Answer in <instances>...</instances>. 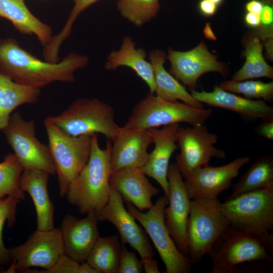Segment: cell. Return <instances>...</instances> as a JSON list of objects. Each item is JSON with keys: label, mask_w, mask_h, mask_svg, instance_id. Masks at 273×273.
<instances>
[{"label": "cell", "mask_w": 273, "mask_h": 273, "mask_svg": "<svg viewBox=\"0 0 273 273\" xmlns=\"http://www.w3.org/2000/svg\"><path fill=\"white\" fill-rule=\"evenodd\" d=\"M166 56L170 62V74L191 90H196L198 79L205 73L216 72L223 76L229 73L226 65L217 61V56L208 50L204 41L186 52L169 47Z\"/></svg>", "instance_id": "cell-14"}, {"label": "cell", "mask_w": 273, "mask_h": 273, "mask_svg": "<svg viewBox=\"0 0 273 273\" xmlns=\"http://www.w3.org/2000/svg\"><path fill=\"white\" fill-rule=\"evenodd\" d=\"M261 24L263 25H270L273 23V9L269 4L264 5L260 15Z\"/></svg>", "instance_id": "cell-38"}, {"label": "cell", "mask_w": 273, "mask_h": 273, "mask_svg": "<svg viewBox=\"0 0 273 273\" xmlns=\"http://www.w3.org/2000/svg\"><path fill=\"white\" fill-rule=\"evenodd\" d=\"M110 185L121 195L123 200L141 211L153 205L151 198L160 191L152 185L141 168H131L112 172Z\"/></svg>", "instance_id": "cell-20"}, {"label": "cell", "mask_w": 273, "mask_h": 273, "mask_svg": "<svg viewBox=\"0 0 273 273\" xmlns=\"http://www.w3.org/2000/svg\"><path fill=\"white\" fill-rule=\"evenodd\" d=\"M219 86L226 91L243 94L246 98H262L264 101L271 102L273 99V82L267 83L260 81L246 80L223 81Z\"/></svg>", "instance_id": "cell-32"}, {"label": "cell", "mask_w": 273, "mask_h": 273, "mask_svg": "<svg viewBox=\"0 0 273 273\" xmlns=\"http://www.w3.org/2000/svg\"><path fill=\"white\" fill-rule=\"evenodd\" d=\"M264 47L266 52L267 58L270 61H272L273 59V38H268L264 41Z\"/></svg>", "instance_id": "cell-42"}, {"label": "cell", "mask_w": 273, "mask_h": 273, "mask_svg": "<svg viewBox=\"0 0 273 273\" xmlns=\"http://www.w3.org/2000/svg\"><path fill=\"white\" fill-rule=\"evenodd\" d=\"M198 101L210 106L233 111L243 116L264 120L273 117V108L262 100L244 98L215 85L212 92L191 90Z\"/></svg>", "instance_id": "cell-21"}, {"label": "cell", "mask_w": 273, "mask_h": 273, "mask_svg": "<svg viewBox=\"0 0 273 273\" xmlns=\"http://www.w3.org/2000/svg\"><path fill=\"white\" fill-rule=\"evenodd\" d=\"M244 21L248 26L251 27L257 28L261 24L259 15L248 12L245 15Z\"/></svg>", "instance_id": "cell-39"}, {"label": "cell", "mask_w": 273, "mask_h": 273, "mask_svg": "<svg viewBox=\"0 0 273 273\" xmlns=\"http://www.w3.org/2000/svg\"><path fill=\"white\" fill-rule=\"evenodd\" d=\"M243 44V55L246 60L243 66L234 74L232 80L241 81L259 77L272 79L273 68L265 61L262 54L263 44L254 31L244 38Z\"/></svg>", "instance_id": "cell-27"}, {"label": "cell", "mask_w": 273, "mask_h": 273, "mask_svg": "<svg viewBox=\"0 0 273 273\" xmlns=\"http://www.w3.org/2000/svg\"><path fill=\"white\" fill-rule=\"evenodd\" d=\"M44 125L58 175L59 195L64 197L88 161L93 134L70 135L47 119Z\"/></svg>", "instance_id": "cell-6"}, {"label": "cell", "mask_w": 273, "mask_h": 273, "mask_svg": "<svg viewBox=\"0 0 273 273\" xmlns=\"http://www.w3.org/2000/svg\"><path fill=\"white\" fill-rule=\"evenodd\" d=\"M2 131L23 170L35 168L56 173L49 146L35 136L33 120H25L19 112H15Z\"/></svg>", "instance_id": "cell-11"}, {"label": "cell", "mask_w": 273, "mask_h": 273, "mask_svg": "<svg viewBox=\"0 0 273 273\" xmlns=\"http://www.w3.org/2000/svg\"><path fill=\"white\" fill-rule=\"evenodd\" d=\"M111 148L108 141L106 148L102 149L97 134H93L88 161L70 185L65 195L68 203L75 206L81 214L94 211L97 215L108 201Z\"/></svg>", "instance_id": "cell-2"}, {"label": "cell", "mask_w": 273, "mask_h": 273, "mask_svg": "<svg viewBox=\"0 0 273 273\" xmlns=\"http://www.w3.org/2000/svg\"><path fill=\"white\" fill-rule=\"evenodd\" d=\"M165 195L159 197L146 212L127 203V209L145 229L152 240L165 266V273H188L192 268L189 260L178 250L165 222V209L168 204Z\"/></svg>", "instance_id": "cell-9"}, {"label": "cell", "mask_w": 273, "mask_h": 273, "mask_svg": "<svg viewBox=\"0 0 273 273\" xmlns=\"http://www.w3.org/2000/svg\"><path fill=\"white\" fill-rule=\"evenodd\" d=\"M220 210L230 225L261 239L273 253V185L228 199Z\"/></svg>", "instance_id": "cell-3"}, {"label": "cell", "mask_w": 273, "mask_h": 273, "mask_svg": "<svg viewBox=\"0 0 273 273\" xmlns=\"http://www.w3.org/2000/svg\"><path fill=\"white\" fill-rule=\"evenodd\" d=\"M110 152L111 173L141 168L149 157V147L153 143L148 129L120 127L112 140Z\"/></svg>", "instance_id": "cell-17"}, {"label": "cell", "mask_w": 273, "mask_h": 273, "mask_svg": "<svg viewBox=\"0 0 273 273\" xmlns=\"http://www.w3.org/2000/svg\"><path fill=\"white\" fill-rule=\"evenodd\" d=\"M80 263L65 255L54 267L39 272L78 273Z\"/></svg>", "instance_id": "cell-35"}, {"label": "cell", "mask_w": 273, "mask_h": 273, "mask_svg": "<svg viewBox=\"0 0 273 273\" xmlns=\"http://www.w3.org/2000/svg\"><path fill=\"white\" fill-rule=\"evenodd\" d=\"M98 217L91 211L81 219L66 215L60 228L65 255L79 263L86 259L99 237Z\"/></svg>", "instance_id": "cell-18"}, {"label": "cell", "mask_w": 273, "mask_h": 273, "mask_svg": "<svg viewBox=\"0 0 273 273\" xmlns=\"http://www.w3.org/2000/svg\"><path fill=\"white\" fill-rule=\"evenodd\" d=\"M273 185V156L271 154L258 157L239 181L233 186L228 199L242 194L265 188Z\"/></svg>", "instance_id": "cell-28"}, {"label": "cell", "mask_w": 273, "mask_h": 273, "mask_svg": "<svg viewBox=\"0 0 273 273\" xmlns=\"http://www.w3.org/2000/svg\"><path fill=\"white\" fill-rule=\"evenodd\" d=\"M269 253L261 239L229 225L213 243L207 255L212 260V273H234L241 264L272 262Z\"/></svg>", "instance_id": "cell-7"}, {"label": "cell", "mask_w": 273, "mask_h": 273, "mask_svg": "<svg viewBox=\"0 0 273 273\" xmlns=\"http://www.w3.org/2000/svg\"><path fill=\"white\" fill-rule=\"evenodd\" d=\"M50 174L38 169L23 170L20 188L31 197L36 212L37 229L50 230L54 227V205L49 195L48 184Z\"/></svg>", "instance_id": "cell-22"}, {"label": "cell", "mask_w": 273, "mask_h": 273, "mask_svg": "<svg viewBox=\"0 0 273 273\" xmlns=\"http://www.w3.org/2000/svg\"><path fill=\"white\" fill-rule=\"evenodd\" d=\"M0 18L10 21L21 34L35 35L43 46L53 36L51 27L36 17L24 0H0Z\"/></svg>", "instance_id": "cell-24"}, {"label": "cell", "mask_w": 273, "mask_h": 273, "mask_svg": "<svg viewBox=\"0 0 273 273\" xmlns=\"http://www.w3.org/2000/svg\"><path fill=\"white\" fill-rule=\"evenodd\" d=\"M46 119L74 136L100 133L112 141L120 128L113 108L97 98L78 99L60 114Z\"/></svg>", "instance_id": "cell-5"}, {"label": "cell", "mask_w": 273, "mask_h": 273, "mask_svg": "<svg viewBox=\"0 0 273 273\" xmlns=\"http://www.w3.org/2000/svg\"><path fill=\"white\" fill-rule=\"evenodd\" d=\"M159 0H118L117 9L121 16L136 27H141L157 15Z\"/></svg>", "instance_id": "cell-30"}, {"label": "cell", "mask_w": 273, "mask_h": 273, "mask_svg": "<svg viewBox=\"0 0 273 273\" xmlns=\"http://www.w3.org/2000/svg\"><path fill=\"white\" fill-rule=\"evenodd\" d=\"M135 42L129 36H125L119 49L111 51L108 55L104 68L115 70L124 66L131 69L148 85L150 93L154 94L155 82L152 66L146 60L147 54L142 48H136Z\"/></svg>", "instance_id": "cell-23"}, {"label": "cell", "mask_w": 273, "mask_h": 273, "mask_svg": "<svg viewBox=\"0 0 273 273\" xmlns=\"http://www.w3.org/2000/svg\"><path fill=\"white\" fill-rule=\"evenodd\" d=\"M176 138L180 152L176 156L175 163L184 179L196 169L209 165L212 158L226 157L225 151L214 146L217 142V135L204 125L179 127Z\"/></svg>", "instance_id": "cell-13"}, {"label": "cell", "mask_w": 273, "mask_h": 273, "mask_svg": "<svg viewBox=\"0 0 273 273\" xmlns=\"http://www.w3.org/2000/svg\"><path fill=\"white\" fill-rule=\"evenodd\" d=\"M167 179L169 205L164 211L165 224L178 250L189 260L187 226L191 200L175 162L169 165Z\"/></svg>", "instance_id": "cell-15"}, {"label": "cell", "mask_w": 273, "mask_h": 273, "mask_svg": "<svg viewBox=\"0 0 273 273\" xmlns=\"http://www.w3.org/2000/svg\"><path fill=\"white\" fill-rule=\"evenodd\" d=\"M97 217L98 220L108 221L113 224L119 233L121 243L128 244L138 252L145 271L152 272L157 268L158 263L153 257V250L146 232L125 208L121 195L111 186L108 201Z\"/></svg>", "instance_id": "cell-12"}, {"label": "cell", "mask_w": 273, "mask_h": 273, "mask_svg": "<svg viewBox=\"0 0 273 273\" xmlns=\"http://www.w3.org/2000/svg\"><path fill=\"white\" fill-rule=\"evenodd\" d=\"M179 123L164 126L161 129H149L153 143L154 150L149 153L148 159L141 168L146 175L154 179L161 186L165 195H169L167 172L172 154L177 149L176 132Z\"/></svg>", "instance_id": "cell-19"}, {"label": "cell", "mask_w": 273, "mask_h": 273, "mask_svg": "<svg viewBox=\"0 0 273 273\" xmlns=\"http://www.w3.org/2000/svg\"><path fill=\"white\" fill-rule=\"evenodd\" d=\"M78 273H100V272L87 262L84 261L80 263Z\"/></svg>", "instance_id": "cell-41"}, {"label": "cell", "mask_w": 273, "mask_h": 273, "mask_svg": "<svg viewBox=\"0 0 273 273\" xmlns=\"http://www.w3.org/2000/svg\"><path fill=\"white\" fill-rule=\"evenodd\" d=\"M88 62L87 56L74 52L56 63L43 61L21 48L15 39L0 38V71L29 87L40 89L56 81L74 82V72Z\"/></svg>", "instance_id": "cell-1"}, {"label": "cell", "mask_w": 273, "mask_h": 273, "mask_svg": "<svg viewBox=\"0 0 273 273\" xmlns=\"http://www.w3.org/2000/svg\"><path fill=\"white\" fill-rule=\"evenodd\" d=\"M217 5L210 0H201L199 9L201 13L206 16H211L217 10Z\"/></svg>", "instance_id": "cell-37"}, {"label": "cell", "mask_w": 273, "mask_h": 273, "mask_svg": "<svg viewBox=\"0 0 273 273\" xmlns=\"http://www.w3.org/2000/svg\"><path fill=\"white\" fill-rule=\"evenodd\" d=\"M210 1L214 3L217 6L220 5L223 1V0H210Z\"/></svg>", "instance_id": "cell-44"}, {"label": "cell", "mask_w": 273, "mask_h": 273, "mask_svg": "<svg viewBox=\"0 0 273 273\" xmlns=\"http://www.w3.org/2000/svg\"><path fill=\"white\" fill-rule=\"evenodd\" d=\"M23 168L14 154L5 156L0 163V200L11 196L20 200L25 199L20 188V178Z\"/></svg>", "instance_id": "cell-31"}, {"label": "cell", "mask_w": 273, "mask_h": 273, "mask_svg": "<svg viewBox=\"0 0 273 273\" xmlns=\"http://www.w3.org/2000/svg\"><path fill=\"white\" fill-rule=\"evenodd\" d=\"M148 58L153 69L156 96L169 101L179 100L194 107L203 108V104L196 100L184 85L165 69L164 64L167 56L163 51H151Z\"/></svg>", "instance_id": "cell-25"}, {"label": "cell", "mask_w": 273, "mask_h": 273, "mask_svg": "<svg viewBox=\"0 0 273 273\" xmlns=\"http://www.w3.org/2000/svg\"><path fill=\"white\" fill-rule=\"evenodd\" d=\"M143 270L142 261L137 258L134 251H129L122 243L118 273H141Z\"/></svg>", "instance_id": "cell-34"}, {"label": "cell", "mask_w": 273, "mask_h": 273, "mask_svg": "<svg viewBox=\"0 0 273 273\" xmlns=\"http://www.w3.org/2000/svg\"><path fill=\"white\" fill-rule=\"evenodd\" d=\"M11 263L5 272H25L33 267L47 270L65 255L60 228L37 229L23 244L9 249Z\"/></svg>", "instance_id": "cell-10"}, {"label": "cell", "mask_w": 273, "mask_h": 273, "mask_svg": "<svg viewBox=\"0 0 273 273\" xmlns=\"http://www.w3.org/2000/svg\"><path fill=\"white\" fill-rule=\"evenodd\" d=\"M262 2L263 3H266L267 4L270 5V2H271V0H262Z\"/></svg>", "instance_id": "cell-45"}, {"label": "cell", "mask_w": 273, "mask_h": 273, "mask_svg": "<svg viewBox=\"0 0 273 273\" xmlns=\"http://www.w3.org/2000/svg\"><path fill=\"white\" fill-rule=\"evenodd\" d=\"M250 160V157L243 156L224 165H208L196 169L184 180L190 199L217 198L232 186V181L238 175L240 169Z\"/></svg>", "instance_id": "cell-16"}, {"label": "cell", "mask_w": 273, "mask_h": 273, "mask_svg": "<svg viewBox=\"0 0 273 273\" xmlns=\"http://www.w3.org/2000/svg\"><path fill=\"white\" fill-rule=\"evenodd\" d=\"M121 245L118 235L100 236L85 261L100 273H118Z\"/></svg>", "instance_id": "cell-29"}, {"label": "cell", "mask_w": 273, "mask_h": 273, "mask_svg": "<svg viewBox=\"0 0 273 273\" xmlns=\"http://www.w3.org/2000/svg\"><path fill=\"white\" fill-rule=\"evenodd\" d=\"M256 133L260 136L267 140H273V117L263 120V122L258 126Z\"/></svg>", "instance_id": "cell-36"}, {"label": "cell", "mask_w": 273, "mask_h": 273, "mask_svg": "<svg viewBox=\"0 0 273 273\" xmlns=\"http://www.w3.org/2000/svg\"><path fill=\"white\" fill-rule=\"evenodd\" d=\"M40 92V89L14 81L0 71V131L6 126L16 108L37 103Z\"/></svg>", "instance_id": "cell-26"}, {"label": "cell", "mask_w": 273, "mask_h": 273, "mask_svg": "<svg viewBox=\"0 0 273 273\" xmlns=\"http://www.w3.org/2000/svg\"><path fill=\"white\" fill-rule=\"evenodd\" d=\"M212 113L211 109L194 107L150 93L134 106L124 126L149 129L180 122L192 126L204 125Z\"/></svg>", "instance_id": "cell-4"}, {"label": "cell", "mask_w": 273, "mask_h": 273, "mask_svg": "<svg viewBox=\"0 0 273 273\" xmlns=\"http://www.w3.org/2000/svg\"><path fill=\"white\" fill-rule=\"evenodd\" d=\"M264 6L263 3L259 0H250L245 5V9L248 12L260 15Z\"/></svg>", "instance_id": "cell-40"}, {"label": "cell", "mask_w": 273, "mask_h": 273, "mask_svg": "<svg viewBox=\"0 0 273 273\" xmlns=\"http://www.w3.org/2000/svg\"><path fill=\"white\" fill-rule=\"evenodd\" d=\"M20 200L11 196L0 200V266L11 263L9 249L6 248L3 240V229L7 220L8 226L12 227L16 221L17 206Z\"/></svg>", "instance_id": "cell-33"}, {"label": "cell", "mask_w": 273, "mask_h": 273, "mask_svg": "<svg viewBox=\"0 0 273 273\" xmlns=\"http://www.w3.org/2000/svg\"><path fill=\"white\" fill-rule=\"evenodd\" d=\"M203 33L205 37L211 40H216L217 37L213 33L211 27V24L209 22H207L203 29Z\"/></svg>", "instance_id": "cell-43"}, {"label": "cell", "mask_w": 273, "mask_h": 273, "mask_svg": "<svg viewBox=\"0 0 273 273\" xmlns=\"http://www.w3.org/2000/svg\"><path fill=\"white\" fill-rule=\"evenodd\" d=\"M220 203L217 198L190 200L187 237L192 264L200 261L207 254L213 243L229 225L220 211Z\"/></svg>", "instance_id": "cell-8"}]
</instances>
